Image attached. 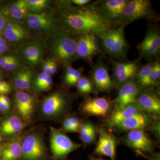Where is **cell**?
I'll use <instances>...</instances> for the list:
<instances>
[{"label":"cell","instance_id":"cell-45","mask_svg":"<svg viewBox=\"0 0 160 160\" xmlns=\"http://www.w3.org/2000/svg\"><path fill=\"white\" fill-rule=\"evenodd\" d=\"M0 89H5V90L11 91V86L9 83L7 82L0 81Z\"/></svg>","mask_w":160,"mask_h":160},{"label":"cell","instance_id":"cell-21","mask_svg":"<svg viewBox=\"0 0 160 160\" xmlns=\"http://www.w3.org/2000/svg\"><path fill=\"white\" fill-rule=\"evenodd\" d=\"M27 24L30 28L37 30H46L52 26L53 22V16L51 13H28Z\"/></svg>","mask_w":160,"mask_h":160},{"label":"cell","instance_id":"cell-28","mask_svg":"<svg viewBox=\"0 0 160 160\" xmlns=\"http://www.w3.org/2000/svg\"><path fill=\"white\" fill-rule=\"evenodd\" d=\"M153 64H148L143 66L138 70L136 76L138 82L143 87H149L152 86L150 81V75Z\"/></svg>","mask_w":160,"mask_h":160},{"label":"cell","instance_id":"cell-3","mask_svg":"<svg viewBox=\"0 0 160 160\" xmlns=\"http://www.w3.org/2000/svg\"><path fill=\"white\" fill-rule=\"evenodd\" d=\"M77 41L71 36L65 32H60L53 40L52 50L58 60L63 62H69L77 55Z\"/></svg>","mask_w":160,"mask_h":160},{"label":"cell","instance_id":"cell-40","mask_svg":"<svg viewBox=\"0 0 160 160\" xmlns=\"http://www.w3.org/2000/svg\"><path fill=\"white\" fill-rule=\"evenodd\" d=\"M13 57H14L12 56L7 55L0 58V66L3 68V67L6 66L10 60L12 59Z\"/></svg>","mask_w":160,"mask_h":160},{"label":"cell","instance_id":"cell-49","mask_svg":"<svg viewBox=\"0 0 160 160\" xmlns=\"http://www.w3.org/2000/svg\"><path fill=\"white\" fill-rule=\"evenodd\" d=\"M0 99L5 104H7L9 106H10V100H9V98L8 97L6 96L5 95H0Z\"/></svg>","mask_w":160,"mask_h":160},{"label":"cell","instance_id":"cell-4","mask_svg":"<svg viewBox=\"0 0 160 160\" xmlns=\"http://www.w3.org/2000/svg\"><path fill=\"white\" fill-rule=\"evenodd\" d=\"M50 149L54 160L64 159L72 152L81 146L66 134L54 128H50Z\"/></svg>","mask_w":160,"mask_h":160},{"label":"cell","instance_id":"cell-31","mask_svg":"<svg viewBox=\"0 0 160 160\" xmlns=\"http://www.w3.org/2000/svg\"><path fill=\"white\" fill-rule=\"evenodd\" d=\"M160 78V64L158 62L154 63L150 75L152 86L158 84Z\"/></svg>","mask_w":160,"mask_h":160},{"label":"cell","instance_id":"cell-43","mask_svg":"<svg viewBox=\"0 0 160 160\" xmlns=\"http://www.w3.org/2000/svg\"><path fill=\"white\" fill-rule=\"evenodd\" d=\"M50 61H48L44 63L43 68V72L49 76L52 75L50 69Z\"/></svg>","mask_w":160,"mask_h":160},{"label":"cell","instance_id":"cell-17","mask_svg":"<svg viewBox=\"0 0 160 160\" xmlns=\"http://www.w3.org/2000/svg\"><path fill=\"white\" fill-rule=\"evenodd\" d=\"M128 2L127 0H106L101 2L99 6L104 15L112 23L113 21L122 20Z\"/></svg>","mask_w":160,"mask_h":160},{"label":"cell","instance_id":"cell-38","mask_svg":"<svg viewBox=\"0 0 160 160\" xmlns=\"http://www.w3.org/2000/svg\"><path fill=\"white\" fill-rule=\"evenodd\" d=\"M52 84V79L51 77L48 76L46 80V81L43 83L42 85L39 89L38 91H46L50 89Z\"/></svg>","mask_w":160,"mask_h":160},{"label":"cell","instance_id":"cell-18","mask_svg":"<svg viewBox=\"0 0 160 160\" xmlns=\"http://www.w3.org/2000/svg\"><path fill=\"white\" fill-rule=\"evenodd\" d=\"M92 78L95 89L101 92H109L113 88V83L105 66L97 65L92 72Z\"/></svg>","mask_w":160,"mask_h":160},{"label":"cell","instance_id":"cell-33","mask_svg":"<svg viewBox=\"0 0 160 160\" xmlns=\"http://www.w3.org/2000/svg\"><path fill=\"white\" fill-rule=\"evenodd\" d=\"M63 130L68 132H78L79 130L70 123L69 118L65 119L62 123Z\"/></svg>","mask_w":160,"mask_h":160},{"label":"cell","instance_id":"cell-44","mask_svg":"<svg viewBox=\"0 0 160 160\" xmlns=\"http://www.w3.org/2000/svg\"><path fill=\"white\" fill-rule=\"evenodd\" d=\"M7 43L2 38H0V54H2L3 52L7 50Z\"/></svg>","mask_w":160,"mask_h":160},{"label":"cell","instance_id":"cell-16","mask_svg":"<svg viewBox=\"0 0 160 160\" xmlns=\"http://www.w3.org/2000/svg\"><path fill=\"white\" fill-rule=\"evenodd\" d=\"M135 102L143 111L149 114H160V98L155 92L149 91L141 92Z\"/></svg>","mask_w":160,"mask_h":160},{"label":"cell","instance_id":"cell-34","mask_svg":"<svg viewBox=\"0 0 160 160\" xmlns=\"http://www.w3.org/2000/svg\"><path fill=\"white\" fill-rule=\"evenodd\" d=\"M48 76H49L45 74L43 72L38 75L34 83L35 88L38 91L39 89H40L41 86L42 85L44 82L46 81V78Z\"/></svg>","mask_w":160,"mask_h":160},{"label":"cell","instance_id":"cell-11","mask_svg":"<svg viewBox=\"0 0 160 160\" xmlns=\"http://www.w3.org/2000/svg\"><path fill=\"white\" fill-rule=\"evenodd\" d=\"M77 54L78 56L91 62L94 56L99 52V47L96 36L84 34L77 41Z\"/></svg>","mask_w":160,"mask_h":160},{"label":"cell","instance_id":"cell-53","mask_svg":"<svg viewBox=\"0 0 160 160\" xmlns=\"http://www.w3.org/2000/svg\"><path fill=\"white\" fill-rule=\"evenodd\" d=\"M2 136H1V134H0V142H1V141H2Z\"/></svg>","mask_w":160,"mask_h":160},{"label":"cell","instance_id":"cell-8","mask_svg":"<svg viewBox=\"0 0 160 160\" xmlns=\"http://www.w3.org/2000/svg\"><path fill=\"white\" fill-rule=\"evenodd\" d=\"M151 3L148 0L128 1L123 11L122 19L126 24L135 20L151 17Z\"/></svg>","mask_w":160,"mask_h":160},{"label":"cell","instance_id":"cell-41","mask_svg":"<svg viewBox=\"0 0 160 160\" xmlns=\"http://www.w3.org/2000/svg\"><path fill=\"white\" fill-rule=\"evenodd\" d=\"M6 18L2 12H0V32L5 29L6 26Z\"/></svg>","mask_w":160,"mask_h":160},{"label":"cell","instance_id":"cell-25","mask_svg":"<svg viewBox=\"0 0 160 160\" xmlns=\"http://www.w3.org/2000/svg\"><path fill=\"white\" fill-rule=\"evenodd\" d=\"M22 52L26 61L33 66L38 64L42 58V49L40 45L37 43L26 44L23 47Z\"/></svg>","mask_w":160,"mask_h":160},{"label":"cell","instance_id":"cell-32","mask_svg":"<svg viewBox=\"0 0 160 160\" xmlns=\"http://www.w3.org/2000/svg\"><path fill=\"white\" fill-rule=\"evenodd\" d=\"M81 137V140L86 144L92 143L95 141L96 139V131L94 127H92L89 132L86 134Z\"/></svg>","mask_w":160,"mask_h":160},{"label":"cell","instance_id":"cell-52","mask_svg":"<svg viewBox=\"0 0 160 160\" xmlns=\"http://www.w3.org/2000/svg\"><path fill=\"white\" fill-rule=\"evenodd\" d=\"M2 147L0 146V158L1 157V154H2Z\"/></svg>","mask_w":160,"mask_h":160},{"label":"cell","instance_id":"cell-30","mask_svg":"<svg viewBox=\"0 0 160 160\" xmlns=\"http://www.w3.org/2000/svg\"><path fill=\"white\" fill-rule=\"evenodd\" d=\"M26 2L29 10L34 12L43 10L49 3L47 0H27Z\"/></svg>","mask_w":160,"mask_h":160},{"label":"cell","instance_id":"cell-51","mask_svg":"<svg viewBox=\"0 0 160 160\" xmlns=\"http://www.w3.org/2000/svg\"><path fill=\"white\" fill-rule=\"evenodd\" d=\"M89 160H105L102 158H95L92 156H90L89 158Z\"/></svg>","mask_w":160,"mask_h":160},{"label":"cell","instance_id":"cell-46","mask_svg":"<svg viewBox=\"0 0 160 160\" xmlns=\"http://www.w3.org/2000/svg\"><path fill=\"white\" fill-rule=\"evenodd\" d=\"M91 1L90 0H73L72 2L74 3L75 5H78L81 6H82L88 4Z\"/></svg>","mask_w":160,"mask_h":160},{"label":"cell","instance_id":"cell-48","mask_svg":"<svg viewBox=\"0 0 160 160\" xmlns=\"http://www.w3.org/2000/svg\"><path fill=\"white\" fill-rule=\"evenodd\" d=\"M50 69L51 74H54L56 73L57 70L56 63L53 61H50Z\"/></svg>","mask_w":160,"mask_h":160},{"label":"cell","instance_id":"cell-23","mask_svg":"<svg viewBox=\"0 0 160 160\" xmlns=\"http://www.w3.org/2000/svg\"><path fill=\"white\" fill-rule=\"evenodd\" d=\"M24 127V122L19 117L11 116L2 123L0 129L3 134L10 135L18 133L22 131Z\"/></svg>","mask_w":160,"mask_h":160},{"label":"cell","instance_id":"cell-24","mask_svg":"<svg viewBox=\"0 0 160 160\" xmlns=\"http://www.w3.org/2000/svg\"><path fill=\"white\" fill-rule=\"evenodd\" d=\"M26 34L25 29L19 23L11 21L6 22L4 35L9 42H17L22 39Z\"/></svg>","mask_w":160,"mask_h":160},{"label":"cell","instance_id":"cell-22","mask_svg":"<svg viewBox=\"0 0 160 160\" xmlns=\"http://www.w3.org/2000/svg\"><path fill=\"white\" fill-rule=\"evenodd\" d=\"M22 140L20 137L11 140L2 149V160H19L22 158Z\"/></svg>","mask_w":160,"mask_h":160},{"label":"cell","instance_id":"cell-19","mask_svg":"<svg viewBox=\"0 0 160 160\" xmlns=\"http://www.w3.org/2000/svg\"><path fill=\"white\" fill-rule=\"evenodd\" d=\"M138 68L136 63H121L114 62L113 64V73L118 82L122 83L132 79L136 75Z\"/></svg>","mask_w":160,"mask_h":160},{"label":"cell","instance_id":"cell-14","mask_svg":"<svg viewBox=\"0 0 160 160\" xmlns=\"http://www.w3.org/2000/svg\"><path fill=\"white\" fill-rule=\"evenodd\" d=\"M152 120L153 119L150 114L142 111L124 120L114 127L120 132L135 129L143 130L151 125Z\"/></svg>","mask_w":160,"mask_h":160},{"label":"cell","instance_id":"cell-6","mask_svg":"<svg viewBox=\"0 0 160 160\" xmlns=\"http://www.w3.org/2000/svg\"><path fill=\"white\" fill-rule=\"evenodd\" d=\"M69 101L63 93L55 92L44 99L41 106V111L44 117L56 119L62 116L68 109Z\"/></svg>","mask_w":160,"mask_h":160},{"label":"cell","instance_id":"cell-37","mask_svg":"<svg viewBox=\"0 0 160 160\" xmlns=\"http://www.w3.org/2000/svg\"><path fill=\"white\" fill-rule=\"evenodd\" d=\"M18 62L17 60L14 57L11 60L7 63V64L3 67V69L6 71H11L13 70L17 67Z\"/></svg>","mask_w":160,"mask_h":160},{"label":"cell","instance_id":"cell-39","mask_svg":"<svg viewBox=\"0 0 160 160\" xmlns=\"http://www.w3.org/2000/svg\"><path fill=\"white\" fill-rule=\"evenodd\" d=\"M76 69L72 67H69L66 69V74L65 76V82L67 84V82L69 81V80L72 77L73 73L75 71Z\"/></svg>","mask_w":160,"mask_h":160},{"label":"cell","instance_id":"cell-36","mask_svg":"<svg viewBox=\"0 0 160 160\" xmlns=\"http://www.w3.org/2000/svg\"><path fill=\"white\" fill-rule=\"evenodd\" d=\"M81 76H82L81 72L79 70L76 69L72 77L66 84L69 85V86H73V85H75L77 83L80 78H81Z\"/></svg>","mask_w":160,"mask_h":160},{"label":"cell","instance_id":"cell-10","mask_svg":"<svg viewBox=\"0 0 160 160\" xmlns=\"http://www.w3.org/2000/svg\"><path fill=\"white\" fill-rule=\"evenodd\" d=\"M141 90L140 85L133 78L121 84L116 98L115 109L135 102Z\"/></svg>","mask_w":160,"mask_h":160},{"label":"cell","instance_id":"cell-5","mask_svg":"<svg viewBox=\"0 0 160 160\" xmlns=\"http://www.w3.org/2000/svg\"><path fill=\"white\" fill-rule=\"evenodd\" d=\"M47 151L42 136L40 133H29L22 141L23 160H44Z\"/></svg>","mask_w":160,"mask_h":160},{"label":"cell","instance_id":"cell-27","mask_svg":"<svg viewBox=\"0 0 160 160\" xmlns=\"http://www.w3.org/2000/svg\"><path fill=\"white\" fill-rule=\"evenodd\" d=\"M29 10L26 0L18 1L12 4L9 8V12L11 16L16 19H21L25 17Z\"/></svg>","mask_w":160,"mask_h":160},{"label":"cell","instance_id":"cell-12","mask_svg":"<svg viewBox=\"0 0 160 160\" xmlns=\"http://www.w3.org/2000/svg\"><path fill=\"white\" fill-rule=\"evenodd\" d=\"M110 108V102L103 97L88 98L82 106V110L84 114L101 117L106 116Z\"/></svg>","mask_w":160,"mask_h":160},{"label":"cell","instance_id":"cell-26","mask_svg":"<svg viewBox=\"0 0 160 160\" xmlns=\"http://www.w3.org/2000/svg\"><path fill=\"white\" fill-rule=\"evenodd\" d=\"M32 73L29 70L23 69L16 75L14 80L15 86L20 90H26L31 86Z\"/></svg>","mask_w":160,"mask_h":160},{"label":"cell","instance_id":"cell-2","mask_svg":"<svg viewBox=\"0 0 160 160\" xmlns=\"http://www.w3.org/2000/svg\"><path fill=\"white\" fill-rule=\"evenodd\" d=\"M124 27L122 25L118 28H111L100 37L105 51L112 57L121 61L126 59L128 48Z\"/></svg>","mask_w":160,"mask_h":160},{"label":"cell","instance_id":"cell-9","mask_svg":"<svg viewBox=\"0 0 160 160\" xmlns=\"http://www.w3.org/2000/svg\"><path fill=\"white\" fill-rule=\"evenodd\" d=\"M14 106L19 118L24 122H31L35 110V104L32 96L22 91L16 92L14 96Z\"/></svg>","mask_w":160,"mask_h":160},{"label":"cell","instance_id":"cell-35","mask_svg":"<svg viewBox=\"0 0 160 160\" xmlns=\"http://www.w3.org/2000/svg\"><path fill=\"white\" fill-rule=\"evenodd\" d=\"M94 127V126L89 122H86L81 124V127H80L79 129V133L80 136L84 135L86 134L87 132H89L90 131V129Z\"/></svg>","mask_w":160,"mask_h":160},{"label":"cell","instance_id":"cell-29","mask_svg":"<svg viewBox=\"0 0 160 160\" xmlns=\"http://www.w3.org/2000/svg\"><path fill=\"white\" fill-rule=\"evenodd\" d=\"M78 91L82 94H88L93 91V86L87 78L81 77L77 83Z\"/></svg>","mask_w":160,"mask_h":160},{"label":"cell","instance_id":"cell-47","mask_svg":"<svg viewBox=\"0 0 160 160\" xmlns=\"http://www.w3.org/2000/svg\"><path fill=\"white\" fill-rule=\"evenodd\" d=\"M10 108V106L5 104L0 99V110L2 112L8 111Z\"/></svg>","mask_w":160,"mask_h":160},{"label":"cell","instance_id":"cell-13","mask_svg":"<svg viewBox=\"0 0 160 160\" xmlns=\"http://www.w3.org/2000/svg\"><path fill=\"white\" fill-rule=\"evenodd\" d=\"M140 54L143 57L151 58L156 56L160 52V36L155 29L148 30L146 36L138 46Z\"/></svg>","mask_w":160,"mask_h":160},{"label":"cell","instance_id":"cell-50","mask_svg":"<svg viewBox=\"0 0 160 160\" xmlns=\"http://www.w3.org/2000/svg\"><path fill=\"white\" fill-rule=\"evenodd\" d=\"M9 92H10V91H9V90L0 89V95L7 94V93H9Z\"/></svg>","mask_w":160,"mask_h":160},{"label":"cell","instance_id":"cell-15","mask_svg":"<svg viewBox=\"0 0 160 160\" xmlns=\"http://www.w3.org/2000/svg\"><path fill=\"white\" fill-rule=\"evenodd\" d=\"M117 141L114 136L103 129L100 130L98 141L96 147L95 153L105 156L115 160Z\"/></svg>","mask_w":160,"mask_h":160},{"label":"cell","instance_id":"cell-7","mask_svg":"<svg viewBox=\"0 0 160 160\" xmlns=\"http://www.w3.org/2000/svg\"><path fill=\"white\" fill-rule=\"evenodd\" d=\"M122 142L126 146L142 155L151 153L154 148L151 138L142 129L129 131L123 138Z\"/></svg>","mask_w":160,"mask_h":160},{"label":"cell","instance_id":"cell-42","mask_svg":"<svg viewBox=\"0 0 160 160\" xmlns=\"http://www.w3.org/2000/svg\"><path fill=\"white\" fill-rule=\"evenodd\" d=\"M69 118V121H70V123L74 126L75 127H76L79 130L80 127H81V124L80 123L78 119L75 117H70Z\"/></svg>","mask_w":160,"mask_h":160},{"label":"cell","instance_id":"cell-1","mask_svg":"<svg viewBox=\"0 0 160 160\" xmlns=\"http://www.w3.org/2000/svg\"><path fill=\"white\" fill-rule=\"evenodd\" d=\"M64 22L77 32L92 34L100 37L112 28V23L97 5L92 4L68 11L64 15Z\"/></svg>","mask_w":160,"mask_h":160},{"label":"cell","instance_id":"cell-20","mask_svg":"<svg viewBox=\"0 0 160 160\" xmlns=\"http://www.w3.org/2000/svg\"><path fill=\"white\" fill-rule=\"evenodd\" d=\"M142 111L136 102L131 103L120 109H115L107 124L110 127H114L124 120Z\"/></svg>","mask_w":160,"mask_h":160}]
</instances>
